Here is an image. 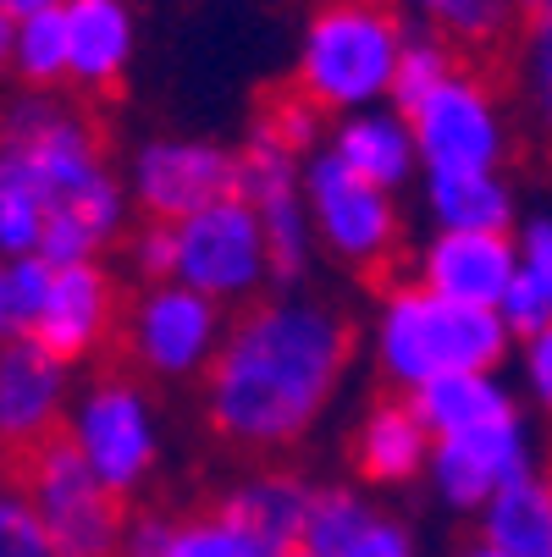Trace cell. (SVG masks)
I'll use <instances>...</instances> for the list:
<instances>
[{"label":"cell","mask_w":552,"mask_h":557,"mask_svg":"<svg viewBox=\"0 0 552 557\" xmlns=\"http://www.w3.org/2000/svg\"><path fill=\"white\" fill-rule=\"evenodd\" d=\"M309 503H315V486L298 469L260 463V469L238 474V481L210 503V513L232 530V541H238L244 557H298Z\"/></svg>","instance_id":"15"},{"label":"cell","mask_w":552,"mask_h":557,"mask_svg":"<svg viewBox=\"0 0 552 557\" xmlns=\"http://www.w3.org/2000/svg\"><path fill=\"white\" fill-rule=\"evenodd\" d=\"M0 557H56V541L17 481H7L0 492Z\"/></svg>","instance_id":"34"},{"label":"cell","mask_w":552,"mask_h":557,"mask_svg":"<svg viewBox=\"0 0 552 557\" xmlns=\"http://www.w3.org/2000/svg\"><path fill=\"white\" fill-rule=\"evenodd\" d=\"M122 183L133 215L177 226L205 205L238 194V144L199 138V133H149L127 149Z\"/></svg>","instance_id":"10"},{"label":"cell","mask_w":552,"mask_h":557,"mask_svg":"<svg viewBox=\"0 0 552 557\" xmlns=\"http://www.w3.org/2000/svg\"><path fill=\"white\" fill-rule=\"evenodd\" d=\"M72 375L77 370L34 337L0 343V463H17L66 431V409L77 392Z\"/></svg>","instance_id":"14"},{"label":"cell","mask_w":552,"mask_h":557,"mask_svg":"<svg viewBox=\"0 0 552 557\" xmlns=\"http://www.w3.org/2000/svg\"><path fill=\"white\" fill-rule=\"evenodd\" d=\"M122 309H127V287L116 282V271L106 260H77V265H56L50 293L39 304L34 321V343L50 348L61 364L84 370L95 359H106L122 337Z\"/></svg>","instance_id":"13"},{"label":"cell","mask_w":552,"mask_h":557,"mask_svg":"<svg viewBox=\"0 0 552 557\" xmlns=\"http://www.w3.org/2000/svg\"><path fill=\"white\" fill-rule=\"evenodd\" d=\"M122 557H244V552L210 508L183 513V519L161 513V508H133Z\"/></svg>","instance_id":"27"},{"label":"cell","mask_w":552,"mask_h":557,"mask_svg":"<svg viewBox=\"0 0 552 557\" xmlns=\"http://www.w3.org/2000/svg\"><path fill=\"white\" fill-rule=\"evenodd\" d=\"M420 205L437 232H514L525 215L503 172H426Z\"/></svg>","instance_id":"22"},{"label":"cell","mask_w":552,"mask_h":557,"mask_svg":"<svg viewBox=\"0 0 552 557\" xmlns=\"http://www.w3.org/2000/svg\"><path fill=\"white\" fill-rule=\"evenodd\" d=\"M298 557H304V552H298Z\"/></svg>","instance_id":"40"},{"label":"cell","mask_w":552,"mask_h":557,"mask_svg":"<svg viewBox=\"0 0 552 557\" xmlns=\"http://www.w3.org/2000/svg\"><path fill=\"white\" fill-rule=\"evenodd\" d=\"M66 95L116 100L138 61V12L133 0H66Z\"/></svg>","instance_id":"16"},{"label":"cell","mask_w":552,"mask_h":557,"mask_svg":"<svg viewBox=\"0 0 552 557\" xmlns=\"http://www.w3.org/2000/svg\"><path fill=\"white\" fill-rule=\"evenodd\" d=\"M304 205L315 226V249L338 271L387 276L404 255V205L365 177H354L338 154L321 144L304 161Z\"/></svg>","instance_id":"6"},{"label":"cell","mask_w":552,"mask_h":557,"mask_svg":"<svg viewBox=\"0 0 552 557\" xmlns=\"http://www.w3.org/2000/svg\"><path fill=\"white\" fill-rule=\"evenodd\" d=\"M304 557H420V535L409 519L381 508L359 481L315 486Z\"/></svg>","instance_id":"17"},{"label":"cell","mask_w":552,"mask_h":557,"mask_svg":"<svg viewBox=\"0 0 552 557\" xmlns=\"http://www.w3.org/2000/svg\"><path fill=\"white\" fill-rule=\"evenodd\" d=\"M476 541L508 557H552V469H530L476 513Z\"/></svg>","instance_id":"23"},{"label":"cell","mask_w":552,"mask_h":557,"mask_svg":"<svg viewBox=\"0 0 552 557\" xmlns=\"http://www.w3.org/2000/svg\"><path fill=\"white\" fill-rule=\"evenodd\" d=\"M519 23H552V0H514Z\"/></svg>","instance_id":"37"},{"label":"cell","mask_w":552,"mask_h":557,"mask_svg":"<svg viewBox=\"0 0 552 557\" xmlns=\"http://www.w3.org/2000/svg\"><path fill=\"white\" fill-rule=\"evenodd\" d=\"M50 221V177L34 166V154L0 144V260L39 255Z\"/></svg>","instance_id":"25"},{"label":"cell","mask_w":552,"mask_h":557,"mask_svg":"<svg viewBox=\"0 0 552 557\" xmlns=\"http://www.w3.org/2000/svg\"><path fill=\"white\" fill-rule=\"evenodd\" d=\"M398 12L415 28L447 39L458 55L498 50L519 28V7H514V0H398Z\"/></svg>","instance_id":"26"},{"label":"cell","mask_w":552,"mask_h":557,"mask_svg":"<svg viewBox=\"0 0 552 557\" xmlns=\"http://www.w3.org/2000/svg\"><path fill=\"white\" fill-rule=\"evenodd\" d=\"M122 271H127V287L172 282V276H177V226L138 215V221L127 226V237H122Z\"/></svg>","instance_id":"31"},{"label":"cell","mask_w":552,"mask_h":557,"mask_svg":"<svg viewBox=\"0 0 552 557\" xmlns=\"http://www.w3.org/2000/svg\"><path fill=\"white\" fill-rule=\"evenodd\" d=\"M409 276L442 298L498 309L514 282V232H437L409 255Z\"/></svg>","instance_id":"19"},{"label":"cell","mask_w":552,"mask_h":557,"mask_svg":"<svg viewBox=\"0 0 552 557\" xmlns=\"http://www.w3.org/2000/svg\"><path fill=\"white\" fill-rule=\"evenodd\" d=\"M304 161L309 154L293 149L260 116L249 122V133L238 144V194L255 205V215L266 226L277 287H298L309 276V265L321 260V249H315V226H309V205H304Z\"/></svg>","instance_id":"11"},{"label":"cell","mask_w":552,"mask_h":557,"mask_svg":"<svg viewBox=\"0 0 552 557\" xmlns=\"http://www.w3.org/2000/svg\"><path fill=\"white\" fill-rule=\"evenodd\" d=\"M514 100L525 127L552 149V23H519L514 39Z\"/></svg>","instance_id":"28"},{"label":"cell","mask_w":552,"mask_h":557,"mask_svg":"<svg viewBox=\"0 0 552 557\" xmlns=\"http://www.w3.org/2000/svg\"><path fill=\"white\" fill-rule=\"evenodd\" d=\"M61 436L77 447V458H84L122 503H138L167 469L161 397H155V386L127 364H100L77 381Z\"/></svg>","instance_id":"4"},{"label":"cell","mask_w":552,"mask_h":557,"mask_svg":"<svg viewBox=\"0 0 552 557\" xmlns=\"http://www.w3.org/2000/svg\"><path fill=\"white\" fill-rule=\"evenodd\" d=\"M398 0H315L298 23L287 89H298L327 122L392 100L398 61L409 45Z\"/></svg>","instance_id":"3"},{"label":"cell","mask_w":552,"mask_h":557,"mask_svg":"<svg viewBox=\"0 0 552 557\" xmlns=\"http://www.w3.org/2000/svg\"><path fill=\"white\" fill-rule=\"evenodd\" d=\"M464 55L447 45V39H437V34H426V28H409V45H404V61H398V84H392V106H415L431 84H442V77L458 66Z\"/></svg>","instance_id":"32"},{"label":"cell","mask_w":552,"mask_h":557,"mask_svg":"<svg viewBox=\"0 0 552 557\" xmlns=\"http://www.w3.org/2000/svg\"><path fill=\"white\" fill-rule=\"evenodd\" d=\"M226 326H232V309H221L199 287L177 276L144 282V287H127L116 348H122V364L138 370L149 386H188V381H205V370L216 364Z\"/></svg>","instance_id":"5"},{"label":"cell","mask_w":552,"mask_h":557,"mask_svg":"<svg viewBox=\"0 0 552 557\" xmlns=\"http://www.w3.org/2000/svg\"><path fill=\"white\" fill-rule=\"evenodd\" d=\"M12 50H17V17L0 12V84H12Z\"/></svg>","instance_id":"35"},{"label":"cell","mask_w":552,"mask_h":557,"mask_svg":"<svg viewBox=\"0 0 552 557\" xmlns=\"http://www.w3.org/2000/svg\"><path fill=\"white\" fill-rule=\"evenodd\" d=\"M409 404L420 414V425L431 431V442L442 436H464V431H481L498 425L508 414H519V386L503 381V370H464V375H442L420 392H409Z\"/></svg>","instance_id":"21"},{"label":"cell","mask_w":552,"mask_h":557,"mask_svg":"<svg viewBox=\"0 0 552 557\" xmlns=\"http://www.w3.org/2000/svg\"><path fill=\"white\" fill-rule=\"evenodd\" d=\"M514 332L498 309L481 304H458L431 293L426 282L404 276H381L376 304H370V326H365V354L381 381V392H420L442 375L464 370H503L514 354Z\"/></svg>","instance_id":"2"},{"label":"cell","mask_w":552,"mask_h":557,"mask_svg":"<svg viewBox=\"0 0 552 557\" xmlns=\"http://www.w3.org/2000/svg\"><path fill=\"white\" fill-rule=\"evenodd\" d=\"M453 557H508V552H498V546H487V541H469V546H458Z\"/></svg>","instance_id":"38"},{"label":"cell","mask_w":552,"mask_h":557,"mask_svg":"<svg viewBox=\"0 0 552 557\" xmlns=\"http://www.w3.org/2000/svg\"><path fill=\"white\" fill-rule=\"evenodd\" d=\"M431 431L420 425L404 392H381L348 425V469L365 492H404L426 481Z\"/></svg>","instance_id":"18"},{"label":"cell","mask_w":552,"mask_h":557,"mask_svg":"<svg viewBox=\"0 0 552 557\" xmlns=\"http://www.w3.org/2000/svg\"><path fill=\"white\" fill-rule=\"evenodd\" d=\"M7 481H12V474H7V463H0V492H7Z\"/></svg>","instance_id":"39"},{"label":"cell","mask_w":552,"mask_h":557,"mask_svg":"<svg viewBox=\"0 0 552 557\" xmlns=\"http://www.w3.org/2000/svg\"><path fill=\"white\" fill-rule=\"evenodd\" d=\"M7 474L23 486L34 513L45 519L56 557H122L133 503H122L100 474L77 458V447L66 436H56V442L34 447L28 458L7 463Z\"/></svg>","instance_id":"7"},{"label":"cell","mask_w":552,"mask_h":557,"mask_svg":"<svg viewBox=\"0 0 552 557\" xmlns=\"http://www.w3.org/2000/svg\"><path fill=\"white\" fill-rule=\"evenodd\" d=\"M327 149L338 154L354 177H365V183H376L387 194H404V188H415L426 177L415 127H409V116L392 106V100L387 106H370V111L338 116L327 127Z\"/></svg>","instance_id":"20"},{"label":"cell","mask_w":552,"mask_h":557,"mask_svg":"<svg viewBox=\"0 0 552 557\" xmlns=\"http://www.w3.org/2000/svg\"><path fill=\"white\" fill-rule=\"evenodd\" d=\"M56 265L45 255H23V260H0V343L28 337L39 321V304L50 293Z\"/></svg>","instance_id":"30"},{"label":"cell","mask_w":552,"mask_h":557,"mask_svg":"<svg viewBox=\"0 0 552 557\" xmlns=\"http://www.w3.org/2000/svg\"><path fill=\"white\" fill-rule=\"evenodd\" d=\"M61 7H66V0H0V12H12L17 23L34 17V12H61Z\"/></svg>","instance_id":"36"},{"label":"cell","mask_w":552,"mask_h":557,"mask_svg":"<svg viewBox=\"0 0 552 557\" xmlns=\"http://www.w3.org/2000/svg\"><path fill=\"white\" fill-rule=\"evenodd\" d=\"M541 469V431L536 420L519 409L498 425L464 431V436H442L431 442V463H426V492L458 513L476 519L503 486H514L519 474Z\"/></svg>","instance_id":"12"},{"label":"cell","mask_w":552,"mask_h":557,"mask_svg":"<svg viewBox=\"0 0 552 557\" xmlns=\"http://www.w3.org/2000/svg\"><path fill=\"white\" fill-rule=\"evenodd\" d=\"M404 116L415 127L426 172H503L514 154V111L469 55L415 106H404Z\"/></svg>","instance_id":"8"},{"label":"cell","mask_w":552,"mask_h":557,"mask_svg":"<svg viewBox=\"0 0 552 557\" xmlns=\"http://www.w3.org/2000/svg\"><path fill=\"white\" fill-rule=\"evenodd\" d=\"M514 386L536 425L552 431V321L514 343Z\"/></svg>","instance_id":"33"},{"label":"cell","mask_w":552,"mask_h":557,"mask_svg":"<svg viewBox=\"0 0 552 557\" xmlns=\"http://www.w3.org/2000/svg\"><path fill=\"white\" fill-rule=\"evenodd\" d=\"M514 337H530L552 321V205L525 210L514 226V282L498 304Z\"/></svg>","instance_id":"24"},{"label":"cell","mask_w":552,"mask_h":557,"mask_svg":"<svg viewBox=\"0 0 552 557\" xmlns=\"http://www.w3.org/2000/svg\"><path fill=\"white\" fill-rule=\"evenodd\" d=\"M12 84L34 95H66V23L61 12H34L17 23Z\"/></svg>","instance_id":"29"},{"label":"cell","mask_w":552,"mask_h":557,"mask_svg":"<svg viewBox=\"0 0 552 557\" xmlns=\"http://www.w3.org/2000/svg\"><path fill=\"white\" fill-rule=\"evenodd\" d=\"M354 359L359 332L332 298L277 287L232 314L199 381V420L232 453L282 458L338 409Z\"/></svg>","instance_id":"1"},{"label":"cell","mask_w":552,"mask_h":557,"mask_svg":"<svg viewBox=\"0 0 552 557\" xmlns=\"http://www.w3.org/2000/svg\"><path fill=\"white\" fill-rule=\"evenodd\" d=\"M177 282L199 287L232 314L277 287L266 226L244 194H226L199 215L177 221Z\"/></svg>","instance_id":"9"}]
</instances>
